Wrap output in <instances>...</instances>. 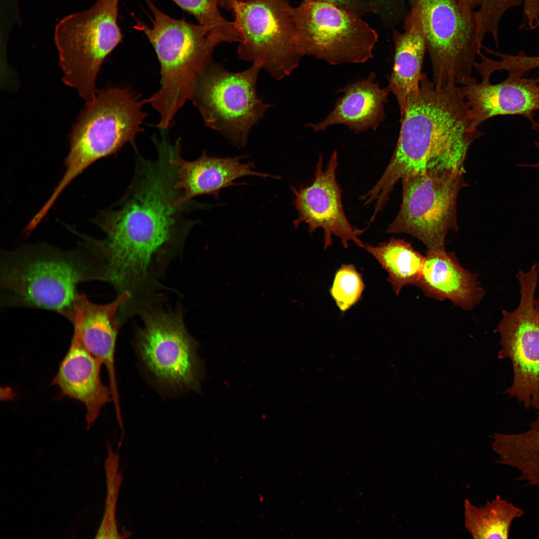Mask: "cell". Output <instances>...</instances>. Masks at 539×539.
Returning <instances> with one entry per match:
<instances>
[{
	"instance_id": "obj_1",
	"label": "cell",
	"mask_w": 539,
	"mask_h": 539,
	"mask_svg": "<svg viewBox=\"0 0 539 539\" xmlns=\"http://www.w3.org/2000/svg\"><path fill=\"white\" fill-rule=\"evenodd\" d=\"M156 160L139 158L131 184L116 209L103 212L99 224L106 236L95 240L104 263L107 282L132 299L149 297L161 270L183 247L194 224L188 203L176 205V167L171 154L159 150Z\"/></svg>"
},
{
	"instance_id": "obj_2",
	"label": "cell",
	"mask_w": 539,
	"mask_h": 539,
	"mask_svg": "<svg viewBox=\"0 0 539 539\" xmlns=\"http://www.w3.org/2000/svg\"><path fill=\"white\" fill-rule=\"evenodd\" d=\"M458 86H442L425 73L418 93L409 98L392 156L376 184L361 196L380 213L395 185L415 174L456 170L464 164L472 143L483 133L474 129Z\"/></svg>"
},
{
	"instance_id": "obj_3",
	"label": "cell",
	"mask_w": 539,
	"mask_h": 539,
	"mask_svg": "<svg viewBox=\"0 0 539 539\" xmlns=\"http://www.w3.org/2000/svg\"><path fill=\"white\" fill-rule=\"evenodd\" d=\"M84 241L69 251L39 243L1 252L0 307L53 310L68 320L80 294L78 285L105 281L97 249L91 239Z\"/></svg>"
},
{
	"instance_id": "obj_4",
	"label": "cell",
	"mask_w": 539,
	"mask_h": 539,
	"mask_svg": "<svg viewBox=\"0 0 539 539\" xmlns=\"http://www.w3.org/2000/svg\"><path fill=\"white\" fill-rule=\"evenodd\" d=\"M152 25L139 22L135 27L144 32L152 45L161 68L159 90L145 99L160 115L157 127L167 130L174 117L191 100L200 75L212 60L220 36L208 27L173 18L146 0Z\"/></svg>"
},
{
	"instance_id": "obj_5",
	"label": "cell",
	"mask_w": 539,
	"mask_h": 539,
	"mask_svg": "<svg viewBox=\"0 0 539 539\" xmlns=\"http://www.w3.org/2000/svg\"><path fill=\"white\" fill-rule=\"evenodd\" d=\"M69 135L65 171L50 198L55 201L67 186L94 162L113 154L125 144H134L147 114L145 99L126 87L97 91L86 103Z\"/></svg>"
},
{
	"instance_id": "obj_6",
	"label": "cell",
	"mask_w": 539,
	"mask_h": 539,
	"mask_svg": "<svg viewBox=\"0 0 539 539\" xmlns=\"http://www.w3.org/2000/svg\"><path fill=\"white\" fill-rule=\"evenodd\" d=\"M119 1L97 0L88 9L65 16L55 28L62 80L86 103L98 91L96 80L103 62L123 39L117 22Z\"/></svg>"
},
{
	"instance_id": "obj_7",
	"label": "cell",
	"mask_w": 539,
	"mask_h": 539,
	"mask_svg": "<svg viewBox=\"0 0 539 539\" xmlns=\"http://www.w3.org/2000/svg\"><path fill=\"white\" fill-rule=\"evenodd\" d=\"M261 69L252 65L232 72L212 61L198 78L191 98L205 124L239 148L247 145L252 128L271 106L257 93Z\"/></svg>"
},
{
	"instance_id": "obj_8",
	"label": "cell",
	"mask_w": 539,
	"mask_h": 539,
	"mask_svg": "<svg viewBox=\"0 0 539 539\" xmlns=\"http://www.w3.org/2000/svg\"><path fill=\"white\" fill-rule=\"evenodd\" d=\"M293 7L287 0H242L232 9L241 36L239 58L264 69L276 80L289 75L303 56Z\"/></svg>"
},
{
	"instance_id": "obj_9",
	"label": "cell",
	"mask_w": 539,
	"mask_h": 539,
	"mask_svg": "<svg viewBox=\"0 0 539 539\" xmlns=\"http://www.w3.org/2000/svg\"><path fill=\"white\" fill-rule=\"evenodd\" d=\"M421 10L433 82L457 86L471 78L483 48L472 11L462 0H409Z\"/></svg>"
},
{
	"instance_id": "obj_10",
	"label": "cell",
	"mask_w": 539,
	"mask_h": 539,
	"mask_svg": "<svg viewBox=\"0 0 539 539\" xmlns=\"http://www.w3.org/2000/svg\"><path fill=\"white\" fill-rule=\"evenodd\" d=\"M464 173L448 169L415 174L401 181L402 203L386 232L410 235L428 251L445 250L448 232L458 229L457 203L467 186Z\"/></svg>"
},
{
	"instance_id": "obj_11",
	"label": "cell",
	"mask_w": 539,
	"mask_h": 539,
	"mask_svg": "<svg viewBox=\"0 0 539 539\" xmlns=\"http://www.w3.org/2000/svg\"><path fill=\"white\" fill-rule=\"evenodd\" d=\"M293 17L303 56L333 65L362 63L372 58L378 35L361 17L330 3L313 1L293 7Z\"/></svg>"
},
{
	"instance_id": "obj_12",
	"label": "cell",
	"mask_w": 539,
	"mask_h": 539,
	"mask_svg": "<svg viewBox=\"0 0 539 539\" xmlns=\"http://www.w3.org/2000/svg\"><path fill=\"white\" fill-rule=\"evenodd\" d=\"M539 265L517 275L520 287L518 307L502 311L495 330L500 335V359H508L513 380L506 393L527 409H539V299L535 296Z\"/></svg>"
},
{
	"instance_id": "obj_13",
	"label": "cell",
	"mask_w": 539,
	"mask_h": 539,
	"mask_svg": "<svg viewBox=\"0 0 539 539\" xmlns=\"http://www.w3.org/2000/svg\"><path fill=\"white\" fill-rule=\"evenodd\" d=\"M139 313L143 327L137 336V348L148 370L168 387L199 389L203 364L181 312L147 307Z\"/></svg>"
},
{
	"instance_id": "obj_14",
	"label": "cell",
	"mask_w": 539,
	"mask_h": 539,
	"mask_svg": "<svg viewBox=\"0 0 539 539\" xmlns=\"http://www.w3.org/2000/svg\"><path fill=\"white\" fill-rule=\"evenodd\" d=\"M337 167L336 151L330 156L325 168H323V157L320 154L311 184L299 188L291 187L294 204L298 213L293 224L297 229L301 223L306 224L311 234L317 229H322L324 249L332 245L333 236L340 239L345 248H348L350 241L363 248L364 244L358 236L364 230L352 226L344 212L342 190L336 179Z\"/></svg>"
},
{
	"instance_id": "obj_15",
	"label": "cell",
	"mask_w": 539,
	"mask_h": 539,
	"mask_svg": "<svg viewBox=\"0 0 539 539\" xmlns=\"http://www.w3.org/2000/svg\"><path fill=\"white\" fill-rule=\"evenodd\" d=\"M503 81L492 84L490 77L482 76L478 82L472 77L458 86V90L468 109L474 129L493 117L520 115L539 129L534 118L539 111V76L527 78L518 72L508 73Z\"/></svg>"
},
{
	"instance_id": "obj_16",
	"label": "cell",
	"mask_w": 539,
	"mask_h": 539,
	"mask_svg": "<svg viewBox=\"0 0 539 539\" xmlns=\"http://www.w3.org/2000/svg\"><path fill=\"white\" fill-rule=\"evenodd\" d=\"M130 298L129 293L124 291L109 303L98 304L90 301L84 293H80L68 320L73 326V333L84 347L105 366L115 405H119L114 354L117 333L122 323L120 310Z\"/></svg>"
},
{
	"instance_id": "obj_17",
	"label": "cell",
	"mask_w": 539,
	"mask_h": 539,
	"mask_svg": "<svg viewBox=\"0 0 539 539\" xmlns=\"http://www.w3.org/2000/svg\"><path fill=\"white\" fill-rule=\"evenodd\" d=\"M180 144L179 141L172 158L177 177L175 186L182 192V196L176 201L178 206H183L193 198L202 195H211L218 200L222 189L240 185L235 181L242 177L255 176L280 179L278 176L255 171L253 163L241 162L245 156L211 157L204 151L197 160L186 161L181 156Z\"/></svg>"
},
{
	"instance_id": "obj_18",
	"label": "cell",
	"mask_w": 539,
	"mask_h": 539,
	"mask_svg": "<svg viewBox=\"0 0 539 539\" xmlns=\"http://www.w3.org/2000/svg\"><path fill=\"white\" fill-rule=\"evenodd\" d=\"M102 364L73 333L68 350L51 382L58 387L61 395L84 406L88 428L94 423L102 408L112 400L110 387L105 386L101 379Z\"/></svg>"
},
{
	"instance_id": "obj_19",
	"label": "cell",
	"mask_w": 539,
	"mask_h": 539,
	"mask_svg": "<svg viewBox=\"0 0 539 539\" xmlns=\"http://www.w3.org/2000/svg\"><path fill=\"white\" fill-rule=\"evenodd\" d=\"M403 30L400 32L392 28L394 61L386 87L395 97L401 116L409 98L418 93L423 73L426 37L422 13L418 6L411 7L404 18Z\"/></svg>"
},
{
	"instance_id": "obj_20",
	"label": "cell",
	"mask_w": 539,
	"mask_h": 539,
	"mask_svg": "<svg viewBox=\"0 0 539 539\" xmlns=\"http://www.w3.org/2000/svg\"><path fill=\"white\" fill-rule=\"evenodd\" d=\"M375 77L371 72L366 78L343 87L339 90L343 94L332 111L321 121L307 125L315 132L338 124L346 126L357 134L376 130L386 117L385 106L389 91L380 87Z\"/></svg>"
},
{
	"instance_id": "obj_21",
	"label": "cell",
	"mask_w": 539,
	"mask_h": 539,
	"mask_svg": "<svg viewBox=\"0 0 539 539\" xmlns=\"http://www.w3.org/2000/svg\"><path fill=\"white\" fill-rule=\"evenodd\" d=\"M416 286L426 296L449 300L465 310L479 303L485 293L477 276L463 268L455 256L445 250H427Z\"/></svg>"
},
{
	"instance_id": "obj_22",
	"label": "cell",
	"mask_w": 539,
	"mask_h": 539,
	"mask_svg": "<svg viewBox=\"0 0 539 539\" xmlns=\"http://www.w3.org/2000/svg\"><path fill=\"white\" fill-rule=\"evenodd\" d=\"M363 248L387 271V280L396 296L405 285H416L422 274L425 256L416 251L410 243L392 238L376 246L364 244Z\"/></svg>"
},
{
	"instance_id": "obj_23",
	"label": "cell",
	"mask_w": 539,
	"mask_h": 539,
	"mask_svg": "<svg viewBox=\"0 0 539 539\" xmlns=\"http://www.w3.org/2000/svg\"><path fill=\"white\" fill-rule=\"evenodd\" d=\"M463 505L465 528L475 539H508L513 522L525 512L500 495L483 506H475L468 499Z\"/></svg>"
},
{
	"instance_id": "obj_24",
	"label": "cell",
	"mask_w": 539,
	"mask_h": 539,
	"mask_svg": "<svg viewBox=\"0 0 539 539\" xmlns=\"http://www.w3.org/2000/svg\"><path fill=\"white\" fill-rule=\"evenodd\" d=\"M194 16L198 23L218 34L223 42H239L241 34L234 21L225 18L219 10L217 0H172Z\"/></svg>"
},
{
	"instance_id": "obj_25",
	"label": "cell",
	"mask_w": 539,
	"mask_h": 539,
	"mask_svg": "<svg viewBox=\"0 0 539 539\" xmlns=\"http://www.w3.org/2000/svg\"><path fill=\"white\" fill-rule=\"evenodd\" d=\"M119 455L108 447L105 462L107 494L103 518L96 534L97 539L123 538L118 531L116 519V504L121 484L119 471Z\"/></svg>"
},
{
	"instance_id": "obj_26",
	"label": "cell",
	"mask_w": 539,
	"mask_h": 539,
	"mask_svg": "<svg viewBox=\"0 0 539 539\" xmlns=\"http://www.w3.org/2000/svg\"><path fill=\"white\" fill-rule=\"evenodd\" d=\"M476 18L480 38L490 34L498 43L499 24L510 9L523 5L524 0H462Z\"/></svg>"
},
{
	"instance_id": "obj_27",
	"label": "cell",
	"mask_w": 539,
	"mask_h": 539,
	"mask_svg": "<svg viewBox=\"0 0 539 539\" xmlns=\"http://www.w3.org/2000/svg\"><path fill=\"white\" fill-rule=\"evenodd\" d=\"M361 275L353 265H342L336 271L330 293L342 311L348 309L360 298L364 289Z\"/></svg>"
},
{
	"instance_id": "obj_28",
	"label": "cell",
	"mask_w": 539,
	"mask_h": 539,
	"mask_svg": "<svg viewBox=\"0 0 539 539\" xmlns=\"http://www.w3.org/2000/svg\"><path fill=\"white\" fill-rule=\"evenodd\" d=\"M330 3L362 17L369 13H377L376 6L370 0H302Z\"/></svg>"
},
{
	"instance_id": "obj_29",
	"label": "cell",
	"mask_w": 539,
	"mask_h": 539,
	"mask_svg": "<svg viewBox=\"0 0 539 539\" xmlns=\"http://www.w3.org/2000/svg\"><path fill=\"white\" fill-rule=\"evenodd\" d=\"M242 0H217L219 5L227 10H232L234 4Z\"/></svg>"
},
{
	"instance_id": "obj_30",
	"label": "cell",
	"mask_w": 539,
	"mask_h": 539,
	"mask_svg": "<svg viewBox=\"0 0 539 539\" xmlns=\"http://www.w3.org/2000/svg\"><path fill=\"white\" fill-rule=\"evenodd\" d=\"M530 63L533 69L539 68V55L532 56L530 58Z\"/></svg>"
},
{
	"instance_id": "obj_31",
	"label": "cell",
	"mask_w": 539,
	"mask_h": 539,
	"mask_svg": "<svg viewBox=\"0 0 539 539\" xmlns=\"http://www.w3.org/2000/svg\"><path fill=\"white\" fill-rule=\"evenodd\" d=\"M535 145L537 147V148L539 149V142L536 143ZM522 166H528V167H532V168H539V161L538 163H537L536 164H529V165H523Z\"/></svg>"
},
{
	"instance_id": "obj_32",
	"label": "cell",
	"mask_w": 539,
	"mask_h": 539,
	"mask_svg": "<svg viewBox=\"0 0 539 539\" xmlns=\"http://www.w3.org/2000/svg\"><path fill=\"white\" fill-rule=\"evenodd\" d=\"M374 3L378 5H382L387 3L392 0H371Z\"/></svg>"
}]
</instances>
